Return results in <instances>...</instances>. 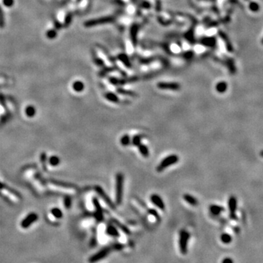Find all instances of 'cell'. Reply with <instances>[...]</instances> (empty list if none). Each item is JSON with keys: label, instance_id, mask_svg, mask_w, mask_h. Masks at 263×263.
Wrapping results in <instances>:
<instances>
[{"label": "cell", "instance_id": "obj_19", "mask_svg": "<svg viewBox=\"0 0 263 263\" xmlns=\"http://www.w3.org/2000/svg\"><path fill=\"white\" fill-rule=\"evenodd\" d=\"M112 20V18H102V19H99V20H94V21H89V24H87V26H93V25H97V24H101L100 23L102 24H104V23H106V22H109Z\"/></svg>", "mask_w": 263, "mask_h": 263}, {"label": "cell", "instance_id": "obj_24", "mask_svg": "<svg viewBox=\"0 0 263 263\" xmlns=\"http://www.w3.org/2000/svg\"><path fill=\"white\" fill-rule=\"evenodd\" d=\"M249 8L253 12H257V11H258L260 7H259L258 4L256 3V2H251L249 5Z\"/></svg>", "mask_w": 263, "mask_h": 263}, {"label": "cell", "instance_id": "obj_25", "mask_svg": "<svg viewBox=\"0 0 263 263\" xmlns=\"http://www.w3.org/2000/svg\"><path fill=\"white\" fill-rule=\"evenodd\" d=\"M221 263H234V262H233V260H232L231 258L227 257V258H224V260H222Z\"/></svg>", "mask_w": 263, "mask_h": 263}, {"label": "cell", "instance_id": "obj_22", "mask_svg": "<svg viewBox=\"0 0 263 263\" xmlns=\"http://www.w3.org/2000/svg\"><path fill=\"white\" fill-rule=\"evenodd\" d=\"M145 208H147L148 213H149V214H150V215H151V216H153V217H154L156 219H158V220H160V214H159V213H158L157 211H156V210H155V209H153V208H148L147 207H145Z\"/></svg>", "mask_w": 263, "mask_h": 263}, {"label": "cell", "instance_id": "obj_13", "mask_svg": "<svg viewBox=\"0 0 263 263\" xmlns=\"http://www.w3.org/2000/svg\"><path fill=\"white\" fill-rule=\"evenodd\" d=\"M137 149H138L139 152H140V154L142 155L144 157L147 158L149 156V149L147 147V146L143 144V143H140L138 146H137Z\"/></svg>", "mask_w": 263, "mask_h": 263}, {"label": "cell", "instance_id": "obj_16", "mask_svg": "<svg viewBox=\"0 0 263 263\" xmlns=\"http://www.w3.org/2000/svg\"><path fill=\"white\" fill-rule=\"evenodd\" d=\"M112 220H113V222L114 223V224H116L118 227H119V229H121V230L124 232H125L126 234H127V235L130 234V231H129V230L126 227V226L124 225V224H121L120 221H118L117 219H113Z\"/></svg>", "mask_w": 263, "mask_h": 263}, {"label": "cell", "instance_id": "obj_3", "mask_svg": "<svg viewBox=\"0 0 263 263\" xmlns=\"http://www.w3.org/2000/svg\"><path fill=\"white\" fill-rule=\"evenodd\" d=\"M179 161V157L176 154H171L166 156L164 159H163L160 163V164L156 167V171L158 173H161L164 171L166 168L168 167L176 164Z\"/></svg>", "mask_w": 263, "mask_h": 263}, {"label": "cell", "instance_id": "obj_28", "mask_svg": "<svg viewBox=\"0 0 263 263\" xmlns=\"http://www.w3.org/2000/svg\"><path fill=\"white\" fill-rule=\"evenodd\" d=\"M262 43H263V39H262Z\"/></svg>", "mask_w": 263, "mask_h": 263}, {"label": "cell", "instance_id": "obj_21", "mask_svg": "<svg viewBox=\"0 0 263 263\" xmlns=\"http://www.w3.org/2000/svg\"><path fill=\"white\" fill-rule=\"evenodd\" d=\"M118 92H119V93L120 94L126 95V96H136L135 93H134V92H131V91L125 90V89H118Z\"/></svg>", "mask_w": 263, "mask_h": 263}, {"label": "cell", "instance_id": "obj_14", "mask_svg": "<svg viewBox=\"0 0 263 263\" xmlns=\"http://www.w3.org/2000/svg\"><path fill=\"white\" fill-rule=\"evenodd\" d=\"M105 96L108 100L113 102V103H118V102H119V96L116 94H115L114 93H113V92H108V93L105 94Z\"/></svg>", "mask_w": 263, "mask_h": 263}, {"label": "cell", "instance_id": "obj_20", "mask_svg": "<svg viewBox=\"0 0 263 263\" xmlns=\"http://www.w3.org/2000/svg\"><path fill=\"white\" fill-rule=\"evenodd\" d=\"M131 137L126 134L121 137L120 143L123 146H128L131 143Z\"/></svg>", "mask_w": 263, "mask_h": 263}, {"label": "cell", "instance_id": "obj_15", "mask_svg": "<svg viewBox=\"0 0 263 263\" xmlns=\"http://www.w3.org/2000/svg\"><path fill=\"white\" fill-rule=\"evenodd\" d=\"M220 240H221V242L224 244H229L232 242V236L230 235L228 233H223L220 236Z\"/></svg>", "mask_w": 263, "mask_h": 263}, {"label": "cell", "instance_id": "obj_4", "mask_svg": "<svg viewBox=\"0 0 263 263\" xmlns=\"http://www.w3.org/2000/svg\"><path fill=\"white\" fill-rule=\"evenodd\" d=\"M113 250V248L111 246H106L104 247L103 248L96 252V254H93L90 258L89 259V262L90 263H96L97 262L101 261L103 259L106 258L109 255L111 251Z\"/></svg>", "mask_w": 263, "mask_h": 263}, {"label": "cell", "instance_id": "obj_12", "mask_svg": "<svg viewBox=\"0 0 263 263\" xmlns=\"http://www.w3.org/2000/svg\"><path fill=\"white\" fill-rule=\"evenodd\" d=\"M94 205L95 207H96V219H97L99 221H102L103 219V213H102V209L100 205H99V202L96 200V198H94Z\"/></svg>", "mask_w": 263, "mask_h": 263}, {"label": "cell", "instance_id": "obj_5", "mask_svg": "<svg viewBox=\"0 0 263 263\" xmlns=\"http://www.w3.org/2000/svg\"><path fill=\"white\" fill-rule=\"evenodd\" d=\"M228 207L230 210V218L232 220H237L236 210H237V198L231 196L228 200Z\"/></svg>", "mask_w": 263, "mask_h": 263}, {"label": "cell", "instance_id": "obj_7", "mask_svg": "<svg viewBox=\"0 0 263 263\" xmlns=\"http://www.w3.org/2000/svg\"><path fill=\"white\" fill-rule=\"evenodd\" d=\"M150 200L158 208H160L162 210H164V209H165V205H164V201H163L162 199V197L160 195H158L156 194H151L150 197Z\"/></svg>", "mask_w": 263, "mask_h": 263}, {"label": "cell", "instance_id": "obj_26", "mask_svg": "<svg viewBox=\"0 0 263 263\" xmlns=\"http://www.w3.org/2000/svg\"><path fill=\"white\" fill-rule=\"evenodd\" d=\"M12 0H4V2H5V4L6 5H11V3H12Z\"/></svg>", "mask_w": 263, "mask_h": 263}, {"label": "cell", "instance_id": "obj_18", "mask_svg": "<svg viewBox=\"0 0 263 263\" xmlns=\"http://www.w3.org/2000/svg\"><path fill=\"white\" fill-rule=\"evenodd\" d=\"M145 136L143 135H135L134 137H133V139L131 140V142H132V144L135 146H138L141 143V140Z\"/></svg>", "mask_w": 263, "mask_h": 263}, {"label": "cell", "instance_id": "obj_1", "mask_svg": "<svg viewBox=\"0 0 263 263\" xmlns=\"http://www.w3.org/2000/svg\"><path fill=\"white\" fill-rule=\"evenodd\" d=\"M124 176L123 173H118L116 175V203L119 205L121 204L124 194Z\"/></svg>", "mask_w": 263, "mask_h": 263}, {"label": "cell", "instance_id": "obj_9", "mask_svg": "<svg viewBox=\"0 0 263 263\" xmlns=\"http://www.w3.org/2000/svg\"><path fill=\"white\" fill-rule=\"evenodd\" d=\"M209 211L212 215L219 216L221 212L224 211V207L217 205H211L209 207Z\"/></svg>", "mask_w": 263, "mask_h": 263}, {"label": "cell", "instance_id": "obj_11", "mask_svg": "<svg viewBox=\"0 0 263 263\" xmlns=\"http://www.w3.org/2000/svg\"><path fill=\"white\" fill-rule=\"evenodd\" d=\"M183 200H185L188 204L192 206H197L198 205V200L194 196L191 195L189 194H185L183 196Z\"/></svg>", "mask_w": 263, "mask_h": 263}, {"label": "cell", "instance_id": "obj_8", "mask_svg": "<svg viewBox=\"0 0 263 263\" xmlns=\"http://www.w3.org/2000/svg\"><path fill=\"white\" fill-rule=\"evenodd\" d=\"M96 192L99 193V194L101 196V197L103 199V200L105 202V203H107V204L108 205L110 206L112 209H116V205L113 203V201L110 200V197H109L107 194H105V192L103 191V189H102L100 187H97L96 188Z\"/></svg>", "mask_w": 263, "mask_h": 263}, {"label": "cell", "instance_id": "obj_6", "mask_svg": "<svg viewBox=\"0 0 263 263\" xmlns=\"http://www.w3.org/2000/svg\"><path fill=\"white\" fill-rule=\"evenodd\" d=\"M157 87L163 90H170V91H178L180 89V86L177 83H164L160 82L157 84Z\"/></svg>", "mask_w": 263, "mask_h": 263}, {"label": "cell", "instance_id": "obj_17", "mask_svg": "<svg viewBox=\"0 0 263 263\" xmlns=\"http://www.w3.org/2000/svg\"><path fill=\"white\" fill-rule=\"evenodd\" d=\"M216 89L219 93H224L227 89V84L224 81H221L216 86Z\"/></svg>", "mask_w": 263, "mask_h": 263}, {"label": "cell", "instance_id": "obj_23", "mask_svg": "<svg viewBox=\"0 0 263 263\" xmlns=\"http://www.w3.org/2000/svg\"><path fill=\"white\" fill-rule=\"evenodd\" d=\"M74 89L76 91H78V92H80V91H82L83 89V84L81 82H76L74 84Z\"/></svg>", "mask_w": 263, "mask_h": 263}, {"label": "cell", "instance_id": "obj_2", "mask_svg": "<svg viewBox=\"0 0 263 263\" xmlns=\"http://www.w3.org/2000/svg\"><path fill=\"white\" fill-rule=\"evenodd\" d=\"M190 238V234L187 230H181L179 232L178 245L180 252L182 254H187L188 252V244Z\"/></svg>", "mask_w": 263, "mask_h": 263}, {"label": "cell", "instance_id": "obj_10", "mask_svg": "<svg viewBox=\"0 0 263 263\" xmlns=\"http://www.w3.org/2000/svg\"><path fill=\"white\" fill-rule=\"evenodd\" d=\"M106 232H107V234L108 235L113 237V238H119V236H120L118 230L113 224H109L108 226L107 229H106Z\"/></svg>", "mask_w": 263, "mask_h": 263}, {"label": "cell", "instance_id": "obj_27", "mask_svg": "<svg viewBox=\"0 0 263 263\" xmlns=\"http://www.w3.org/2000/svg\"><path fill=\"white\" fill-rule=\"evenodd\" d=\"M260 155H261L262 156H263V151H262L260 152Z\"/></svg>", "mask_w": 263, "mask_h": 263}]
</instances>
